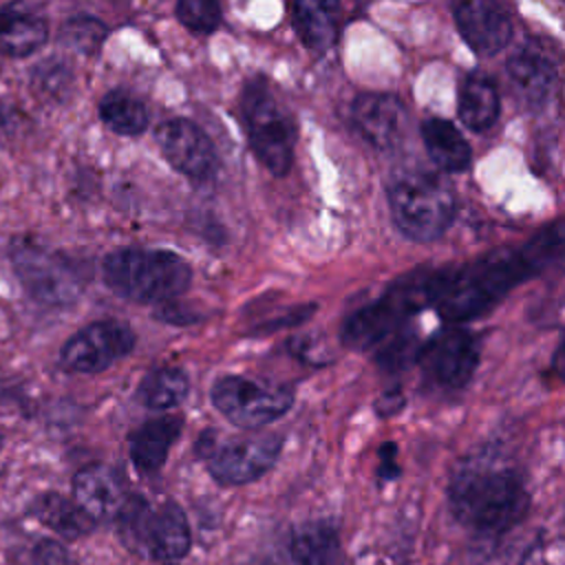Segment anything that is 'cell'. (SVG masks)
I'll return each instance as SVG.
<instances>
[{"label":"cell","mask_w":565,"mask_h":565,"mask_svg":"<svg viewBox=\"0 0 565 565\" xmlns=\"http://www.w3.org/2000/svg\"><path fill=\"white\" fill-rule=\"evenodd\" d=\"M241 117L256 159L271 174H287L294 163L296 126L263 77L245 84L241 95Z\"/></svg>","instance_id":"cell-5"},{"label":"cell","mask_w":565,"mask_h":565,"mask_svg":"<svg viewBox=\"0 0 565 565\" xmlns=\"http://www.w3.org/2000/svg\"><path fill=\"white\" fill-rule=\"evenodd\" d=\"M455 516L479 534H503L530 510V494L512 468L470 463L450 483Z\"/></svg>","instance_id":"cell-2"},{"label":"cell","mask_w":565,"mask_h":565,"mask_svg":"<svg viewBox=\"0 0 565 565\" xmlns=\"http://www.w3.org/2000/svg\"><path fill=\"white\" fill-rule=\"evenodd\" d=\"M404 406V397L399 391H388L382 395V399L377 402V413L380 415H393Z\"/></svg>","instance_id":"cell-30"},{"label":"cell","mask_w":565,"mask_h":565,"mask_svg":"<svg viewBox=\"0 0 565 565\" xmlns=\"http://www.w3.org/2000/svg\"><path fill=\"white\" fill-rule=\"evenodd\" d=\"M97 108H99L102 121L110 130H115L117 135L132 137V135H139V132H143L148 128V110H146V106L137 97H132V95H128L124 90L106 93L99 99Z\"/></svg>","instance_id":"cell-24"},{"label":"cell","mask_w":565,"mask_h":565,"mask_svg":"<svg viewBox=\"0 0 565 565\" xmlns=\"http://www.w3.org/2000/svg\"><path fill=\"white\" fill-rule=\"evenodd\" d=\"M73 494L75 503L93 521H108L117 516L126 503L119 477L102 463L86 466L75 475Z\"/></svg>","instance_id":"cell-15"},{"label":"cell","mask_w":565,"mask_h":565,"mask_svg":"<svg viewBox=\"0 0 565 565\" xmlns=\"http://www.w3.org/2000/svg\"><path fill=\"white\" fill-rule=\"evenodd\" d=\"M0 448H2V437H0Z\"/></svg>","instance_id":"cell-32"},{"label":"cell","mask_w":565,"mask_h":565,"mask_svg":"<svg viewBox=\"0 0 565 565\" xmlns=\"http://www.w3.org/2000/svg\"><path fill=\"white\" fill-rule=\"evenodd\" d=\"M135 347V333L124 322L99 320L66 340L60 351V364L68 373H99L128 355Z\"/></svg>","instance_id":"cell-10"},{"label":"cell","mask_w":565,"mask_h":565,"mask_svg":"<svg viewBox=\"0 0 565 565\" xmlns=\"http://www.w3.org/2000/svg\"><path fill=\"white\" fill-rule=\"evenodd\" d=\"M68 84H71L68 66L57 60H49V62L40 64L33 73L35 90L44 93L46 97H62V93L68 88Z\"/></svg>","instance_id":"cell-29"},{"label":"cell","mask_w":565,"mask_h":565,"mask_svg":"<svg viewBox=\"0 0 565 565\" xmlns=\"http://www.w3.org/2000/svg\"><path fill=\"white\" fill-rule=\"evenodd\" d=\"M351 119L358 132L375 148L391 150L406 135V106L391 93H360L351 104Z\"/></svg>","instance_id":"cell-13"},{"label":"cell","mask_w":565,"mask_h":565,"mask_svg":"<svg viewBox=\"0 0 565 565\" xmlns=\"http://www.w3.org/2000/svg\"><path fill=\"white\" fill-rule=\"evenodd\" d=\"M212 402L232 424L241 428H260L291 408L294 391L282 384L225 375L214 382Z\"/></svg>","instance_id":"cell-6"},{"label":"cell","mask_w":565,"mask_h":565,"mask_svg":"<svg viewBox=\"0 0 565 565\" xmlns=\"http://www.w3.org/2000/svg\"><path fill=\"white\" fill-rule=\"evenodd\" d=\"M455 24L466 44L479 55H497L512 40V20L499 4L475 0L455 7Z\"/></svg>","instance_id":"cell-14"},{"label":"cell","mask_w":565,"mask_h":565,"mask_svg":"<svg viewBox=\"0 0 565 565\" xmlns=\"http://www.w3.org/2000/svg\"><path fill=\"white\" fill-rule=\"evenodd\" d=\"M119 514L132 539L141 541L154 558L177 561L185 556L190 547V527L177 503L168 501L157 510H148L141 499H132L124 503Z\"/></svg>","instance_id":"cell-8"},{"label":"cell","mask_w":565,"mask_h":565,"mask_svg":"<svg viewBox=\"0 0 565 565\" xmlns=\"http://www.w3.org/2000/svg\"><path fill=\"white\" fill-rule=\"evenodd\" d=\"M102 278L110 291L135 302H168L192 280L185 258L168 249L124 247L102 263Z\"/></svg>","instance_id":"cell-3"},{"label":"cell","mask_w":565,"mask_h":565,"mask_svg":"<svg viewBox=\"0 0 565 565\" xmlns=\"http://www.w3.org/2000/svg\"><path fill=\"white\" fill-rule=\"evenodd\" d=\"M419 349L422 344L417 342L415 333H402L397 331L393 338H388L377 355V362L386 369V371H399L404 366H408L413 360L419 358Z\"/></svg>","instance_id":"cell-28"},{"label":"cell","mask_w":565,"mask_h":565,"mask_svg":"<svg viewBox=\"0 0 565 565\" xmlns=\"http://www.w3.org/2000/svg\"><path fill=\"white\" fill-rule=\"evenodd\" d=\"M38 519L49 525L53 532L66 539H77L93 527V519L82 512V508L75 501H68L60 494H44L35 503Z\"/></svg>","instance_id":"cell-25"},{"label":"cell","mask_w":565,"mask_h":565,"mask_svg":"<svg viewBox=\"0 0 565 565\" xmlns=\"http://www.w3.org/2000/svg\"><path fill=\"white\" fill-rule=\"evenodd\" d=\"M282 437L258 433L227 439L207 452V466L216 481L225 486H243L265 475L278 459Z\"/></svg>","instance_id":"cell-11"},{"label":"cell","mask_w":565,"mask_h":565,"mask_svg":"<svg viewBox=\"0 0 565 565\" xmlns=\"http://www.w3.org/2000/svg\"><path fill=\"white\" fill-rule=\"evenodd\" d=\"M422 139L430 161L441 172H463L472 161V150L455 124L441 117L422 121Z\"/></svg>","instance_id":"cell-19"},{"label":"cell","mask_w":565,"mask_h":565,"mask_svg":"<svg viewBox=\"0 0 565 565\" xmlns=\"http://www.w3.org/2000/svg\"><path fill=\"white\" fill-rule=\"evenodd\" d=\"M565 256V216L543 225L519 247L494 249L463 267H448L435 300L448 322H466L499 305L516 285Z\"/></svg>","instance_id":"cell-1"},{"label":"cell","mask_w":565,"mask_h":565,"mask_svg":"<svg viewBox=\"0 0 565 565\" xmlns=\"http://www.w3.org/2000/svg\"><path fill=\"white\" fill-rule=\"evenodd\" d=\"M157 146L163 154V159L181 174L203 181L214 177L218 168L216 148L210 141V137L192 121L174 117L154 130Z\"/></svg>","instance_id":"cell-12"},{"label":"cell","mask_w":565,"mask_h":565,"mask_svg":"<svg viewBox=\"0 0 565 565\" xmlns=\"http://www.w3.org/2000/svg\"><path fill=\"white\" fill-rule=\"evenodd\" d=\"M49 35V26L42 18L33 13L0 11V55L26 57L35 53Z\"/></svg>","instance_id":"cell-21"},{"label":"cell","mask_w":565,"mask_h":565,"mask_svg":"<svg viewBox=\"0 0 565 565\" xmlns=\"http://www.w3.org/2000/svg\"><path fill=\"white\" fill-rule=\"evenodd\" d=\"M188 395V375L174 366H161L150 371L139 388L137 399L152 411H168L179 406Z\"/></svg>","instance_id":"cell-23"},{"label":"cell","mask_w":565,"mask_h":565,"mask_svg":"<svg viewBox=\"0 0 565 565\" xmlns=\"http://www.w3.org/2000/svg\"><path fill=\"white\" fill-rule=\"evenodd\" d=\"M289 550L298 565H342L340 536L335 527L324 521H311L296 527Z\"/></svg>","instance_id":"cell-20"},{"label":"cell","mask_w":565,"mask_h":565,"mask_svg":"<svg viewBox=\"0 0 565 565\" xmlns=\"http://www.w3.org/2000/svg\"><path fill=\"white\" fill-rule=\"evenodd\" d=\"M181 435V419L179 417H157L146 424H141L132 435H130V457L132 463L141 472H154L159 470L172 444Z\"/></svg>","instance_id":"cell-18"},{"label":"cell","mask_w":565,"mask_h":565,"mask_svg":"<svg viewBox=\"0 0 565 565\" xmlns=\"http://www.w3.org/2000/svg\"><path fill=\"white\" fill-rule=\"evenodd\" d=\"M508 79L527 108H541L556 84L554 62L534 49H521L505 62Z\"/></svg>","instance_id":"cell-16"},{"label":"cell","mask_w":565,"mask_h":565,"mask_svg":"<svg viewBox=\"0 0 565 565\" xmlns=\"http://www.w3.org/2000/svg\"><path fill=\"white\" fill-rule=\"evenodd\" d=\"M393 455H395V446L393 444H386L382 448V475L384 477H393L395 475V461H393Z\"/></svg>","instance_id":"cell-31"},{"label":"cell","mask_w":565,"mask_h":565,"mask_svg":"<svg viewBox=\"0 0 565 565\" xmlns=\"http://www.w3.org/2000/svg\"><path fill=\"white\" fill-rule=\"evenodd\" d=\"M417 360L433 386L459 391L477 371L479 344L472 333L459 327H446L422 344Z\"/></svg>","instance_id":"cell-9"},{"label":"cell","mask_w":565,"mask_h":565,"mask_svg":"<svg viewBox=\"0 0 565 565\" xmlns=\"http://www.w3.org/2000/svg\"><path fill=\"white\" fill-rule=\"evenodd\" d=\"M108 35L106 24L95 18V15H71L62 26H60V42L77 53L84 55H93L95 51H99V46L104 44Z\"/></svg>","instance_id":"cell-26"},{"label":"cell","mask_w":565,"mask_h":565,"mask_svg":"<svg viewBox=\"0 0 565 565\" xmlns=\"http://www.w3.org/2000/svg\"><path fill=\"white\" fill-rule=\"evenodd\" d=\"M388 207L397 230L417 243L439 238L452 223L457 201L452 188L422 170H406L388 183Z\"/></svg>","instance_id":"cell-4"},{"label":"cell","mask_w":565,"mask_h":565,"mask_svg":"<svg viewBox=\"0 0 565 565\" xmlns=\"http://www.w3.org/2000/svg\"><path fill=\"white\" fill-rule=\"evenodd\" d=\"M338 7L329 2H296L291 4L294 26L307 49L322 53L335 42Z\"/></svg>","instance_id":"cell-22"},{"label":"cell","mask_w":565,"mask_h":565,"mask_svg":"<svg viewBox=\"0 0 565 565\" xmlns=\"http://www.w3.org/2000/svg\"><path fill=\"white\" fill-rule=\"evenodd\" d=\"M9 254L18 278L38 302L62 307L79 296V274L60 254L26 241L15 243Z\"/></svg>","instance_id":"cell-7"},{"label":"cell","mask_w":565,"mask_h":565,"mask_svg":"<svg viewBox=\"0 0 565 565\" xmlns=\"http://www.w3.org/2000/svg\"><path fill=\"white\" fill-rule=\"evenodd\" d=\"M177 18L194 33H210L221 24V7L212 0H181Z\"/></svg>","instance_id":"cell-27"},{"label":"cell","mask_w":565,"mask_h":565,"mask_svg":"<svg viewBox=\"0 0 565 565\" xmlns=\"http://www.w3.org/2000/svg\"><path fill=\"white\" fill-rule=\"evenodd\" d=\"M499 110L501 104L497 84L483 73L466 75L457 95V113L461 124L472 132H483L497 124Z\"/></svg>","instance_id":"cell-17"}]
</instances>
